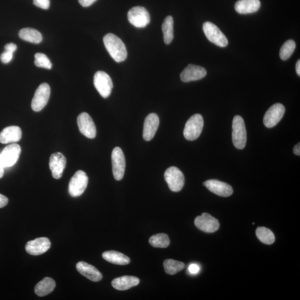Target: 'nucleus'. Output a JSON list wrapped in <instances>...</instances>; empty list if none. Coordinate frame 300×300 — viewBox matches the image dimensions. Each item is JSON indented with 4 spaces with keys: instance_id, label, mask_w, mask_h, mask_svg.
Wrapping results in <instances>:
<instances>
[{
    "instance_id": "nucleus-30",
    "label": "nucleus",
    "mask_w": 300,
    "mask_h": 300,
    "mask_svg": "<svg viewBox=\"0 0 300 300\" xmlns=\"http://www.w3.org/2000/svg\"><path fill=\"white\" fill-rule=\"evenodd\" d=\"M163 267H164L166 274L173 275L183 270L185 265L182 262L173 259H167L163 262Z\"/></svg>"
},
{
    "instance_id": "nucleus-15",
    "label": "nucleus",
    "mask_w": 300,
    "mask_h": 300,
    "mask_svg": "<svg viewBox=\"0 0 300 300\" xmlns=\"http://www.w3.org/2000/svg\"><path fill=\"white\" fill-rule=\"evenodd\" d=\"M50 247V239L47 237H39L27 243L25 249L27 253L37 256L47 252Z\"/></svg>"
},
{
    "instance_id": "nucleus-18",
    "label": "nucleus",
    "mask_w": 300,
    "mask_h": 300,
    "mask_svg": "<svg viewBox=\"0 0 300 300\" xmlns=\"http://www.w3.org/2000/svg\"><path fill=\"white\" fill-rule=\"evenodd\" d=\"M66 165V158L60 152H56L51 155L49 166L54 178H62Z\"/></svg>"
},
{
    "instance_id": "nucleus-16",
    "label": "nucleus",
    "mask_w": 300,
    "mask_h": 300,
    "mask_svg": "<svg viewBox=\"0 0 300 300\" xmlns=\"http://www.w3.org/2000/svg\"><path fill=\"white\" fill-rule=\"evenodd\" d=\"M203 184L210 192L221 197H228L233 194V189L230 185L217 179L207 180Z\"/></svg>"
},
{
    "instance_id": "nucleus-26",
    "label": "nucleus",
    "mask_w": 300,
    "mask_h": 300,
    "mask_svg": "<svg viewBox=\"0 0 300 300\" xmlns=\"http://www.w3.org/2000/svg\"><path fill=\"white\" fill-rule=\"evenodd\" d=\"M19 36L24 41L34 43H39L42 40V36L39 31L34 29L24 28L19 32Z\"/></svg>"
},
{
    "instance_id": "nucleus-40",
    "label": "nucleus",
    "mask_w": 300,
    "mask_h": 300,
    "mask_svg": "<svg viewBox=\"0 0 300 300\" xmlns=\"http://www.w3.org/2000/svg\"><path fill=\"white\" fill-rule=\"evenodd\" d=\"M296 71L297 74L299 76H300V61L299 59L298 60L296 65Z\"/></svg>"
},
{
    "instance_id": "nucleus-4",
    "label": "nucleus",
    "mask_w": 300,
    "mask_h": 300,
    "mask_svg": "<svg viewBox=\"0 0 300 300\" xmlns=\"http://www.w3.org/2000/svg\"><path fill=\"white\" fill-rule=\"evenodd\" d=\"M89 178L82 170L76 172L71 178L69 184V192L73 197H79L83 194L88 185Z\"/></svg>"
},
{
    "instance_id": "nucleus-36",
    "label": "nucleus",
    "mask_w": 300,
    "mask_h": 300,
    "mask_svg": "<svg viewBox=\"0 0 300 300\" xmlns=\"http://www.w3.org/2000/svg\"><path fill=\"white\" fill-rule=\"evenodd\" d=\"M5 51L13 53L17 50V46L14 43H10L5 46Z\"/></svg>"
},
{
    "instance_id": "nucleus-20",
    "label": "nucleus",
    "mask_w": 300,
    "mask_h": 300,
    "mask_svg": "<svg viewBox=\"0 0 300 300\" xmlns=\"http://www.w3.org/2000/svg\"><path fill=\"white\" fill-rule=\"evenodd\" d=\"M76 269L80 274L92 281L99 282L102 279L101 272L95 267L85 262H79L76 265Z\"/></svg>"
},
{
    "instance_id": "nucleus-41",
    "label": "nucleus",
    "mask_w": 300,
    "mask_h": 300,
    "mask_svg": "<svg viewBox=\"0 0 300 300\" xmlns=\"http://www.w3.org/2000/svg\"><path fill=\"white\" fill-rule=\"evenodd\" d=\"M4 174V167L1 164V163H0V178H2L3 177Z\"/></svg>"
},
{
    "instance_id": "nucleus-28",
    "label": "nucleus",
    "mask_w": 300,
    "mask_h": 300,
    "mask_svg": "<svg viewBox=\"0 0 300 300\" xmlns=\"http://www.w3.org/2000/svg\"><path fill=\"white\" fill-rule=\"evenodd\" d=\"M256 234L260 241L264 244L271 245L275 242L274 234L269 228L259 227L256 229Z\"/></svg>"
},
{
    "instance_id": "nucleus-3",
    "label": "nucleus",
    "mask_w": 300,
    "mask_h": 300,
    "mask_svg": "<svg viewBox=\"0 0 300 300\" xmlns=\"http://www.w3.org/2000/svg\"><path fill=\"white\" fill-rule=\"evenodd\" d=\"M204 119L200 114H195L191 117L184 130L185 139L189 141H194L199 138L204 128Z\"/></svg>"
},
{
    "instance_id": "nucleus-38",
    "label": "nucleus",
    "mask_w": 300,
    "mask_h": 300,
    "mask_svg": "<svg viewBox=\"0 0 300 300\" xmlns=\"http://www.w3.org/2000/svg\"><path fill=\"white\" fill-rule=\"evenodd\" d=\"M9 200L6 196L0 194V208L6 206L8 204Z\"/></svg>"
},
{
    "instance_id": "nucleus-6",
    "label": "nucleus",
    "mask_w": 300,
    "mask_h": 300,
    "mask_svg": "<svg viewBox=\"0 0 300 300\" xmlns=\"http://www.w3.org/2000/svg\"><path fill=\"white\" fill-rule=\"evenodd\" d=\"M164 177L169 189L173 192H179L185 184V177L183 173L176 167H169L166 170Z\"/></svg>"
},
{
    "instance_id": "nucleus-33",
    "label": "nucleus",
    "mask_w": 300,
    "mask_h": 300,
    "mask_svg": "<svg viewBox=\"0 0 300 300\" xmlns=\"http://www.w3.org/2000/svg\"><path fill=\"white\" fill-rule=\"evenodd\" d=\"M36 7L42 9L47 10L50 7V0H33Z\"/></svg>"
},
{
    "instance_id": "nucleus-22",
    "label": "nucleus",
    "mask_w": 300,
    "mask_h": 300,
    "mask_svg": "<svg viewBox=\"0 0 300 300\" xmlns=\"http://www.w3.org/2000/svg\"><path fill=\"white\" fill-rule=\"evenodd\" d=\"M139 278L133 276H123L112 280L111 284L116 290L125 291L139 284Z\"/></svg>"
},
{
    "instance_id": "nucleus-9",
    "label": "nucleus",
    "mask_w": 300,
    "mask_h": 300,
    "mask_svg": "<svg viewBox=\"0 0 300 300\" xmlns=\"http://www.w3.org/2000/svg\"><path fill=\"white\" fill-rule=\"evenodd\" d=\"M21 152V147L17 144L5 147L0 153V163L4 168L13 166L18 161Z\"/></svg>"
},
{
    "instance_id": "nucleus-1",
    "label": "nucleus",
    "mask_w": 300,
    "mask_h": 300,
    "mask_svg": "<svg viewBox=\"0 0 300 300\" xmlns=\"http://www.w3.org/2000/svg\"><path fill=\"white\" fill-rule=\"evenodd\" d=\"M103 43L114 61L121 63L127 59L128 52L126 46L117 36L111 33L107 34L103 37Z\"/></svg>"
},
{
    "instance_id": "nucleus-27",
    "label": "nucleus",
    "mask_w": 300,
    "mask_h": 300,
    "mask_svg": "<svg viewBox=\"0 0 300 300\" xmlns=\"http://www.w3.org/2000/svg\"><path fill=\"white\" fill-rule=\"evenodd\" d=\"M163 40L166 44H170L173 39V19L171 16L165 18L162 25Z\"/></svg>"
},
{
    "instance_id": "nucleus-12",
    "label": "nucleus",
    "mask_w": 300,
    "mask_h": 300,
    "mask_svg": "<svg viewBox=\"0 0 300 300\" xmlns=\"http://www.w3.org/2000/svg\"><path fill=\"white\" fill-rule=\"evenodd\" d=\"M285 112V108L281 103L271 106L265 113L264 124L267 128H274L279 123Z\"/></svg>"
},
{
    "instance_id": "nucleus-39",
    "label": "nucleus",
    "mask_w": 300,
    "mask_h": 300,
    "mask_svg": "<svg viewBox=\"0 0 300 300\" xmlns=\"http://www.w3.org/2000/svg\"><path fill=\"white\" fill-rule=\"evenodd\" d=\"M293 152L294 154L296 155L299 156L300 155V144L298 143L295 146H294V148L293 149Z\"/></svg>"
},
{
    "instance_id": "nucleus-34",
    "label": "nucleus",
    "mask_w": 300,
    "mask_h": 300,
    "mask_svg": "<svg viewBox=\"0 0 300 300\" xmlns=\"http://www.w3.org/2000/svg\"><path fill=\"white\" fill-rule=\"evenodd\" d=\"M13 58V53L5 51L0 56V59L4 64H8Z\"/></svg>"
},
{
    "instance_id": "nucleus-37",
    "label": "nucleus",
    "mask_w": 300,
    "mask_h": 300,
    "mask_svg": "<svg viewBox=\"0 0 300 300\" xmlns=\"http://www.w3.org/2000/svg\"><path fill=\"white\" fill-rule=\"evenodd\" d=\"M97 0H79V2L83 7H89L95 3Z\"/></svg>"
},
{
    "instance_id": "nucleus-35",
    "label": "nucleus",
    "mask_w": 300,
    "mask_h": 300,
    "mask_svg": "<svg viewBox=\"0 0 300 300\" xmlns=\"http://www.w3.org/2000/svg\"><path fill=\"white\" fill-rule=\"evenodd\" d=\"M200 270V266L196 264H191L189 267V271L191 274L196 275Z\"/></svg>"
},
{
    "instance_id": "nucleus-23",
    "label": "nucleus",
    "mask_w": 300,
    "mask_h": 300,
    "mask_svg": "<svg viewBox=\"0 0 300 300\" xmlns=\"http://www.w3.org/2000/svg\"><path fill=\"white\" fill-rule=\"evenodd\" d=\"M261 7L260 0H238L234 9L239 14H249L257 12Z\"/></svg>"
},
{
    "instance_id": "nucleus-14",
    "label": "nucleus",
    "mask_w": 300,
    "mask_h": 300,
    "mask_svg": "<svg viewBox=\"0 0 300 300\" xmlns=\"http://www.w3.org/2000/svg\"><path fill=\"white\" fill-rule=\"evenodd\" d=\"M78 125L80 132L86 138L94 139L96 136V128L93 119L86 112L79 114L78 117Z\"/></svg>"
},
{
    "instance_id": "nucleus-5",
    "label": "nucleus",
    "mask_w": 300,
    "mask_h": 300,
    "mask_svg": "<svg viewBox=\"0 0 300 300\" xmlns=\"http://www.w3.org/2000/svg\"><path fill=\"white\" fill-rule=\"evenodd\" d=\"M203 31L207 39L216 45L221 47L228 45V41L226 36L219 27L211 22H206L204 24Z\"/></svg>"
},
{
    "instance_id": "nucleus-10",
    "label": "nucleus",
    "mask_w": 300,
    "mask_h": 300,
    "mask_svg": "<svg viewBox=\"0 0 300 300\" xmlns=\"http://www.w3.org/2000/svg\"><path fill=\"white\" fill-rule=\"evenodd\" d=\"M113 175L117 181L123 179L124 176L126 161L124 152L120 147H116L111 155Z\"/></svg>"
},
{
    "instance_id": "nucleus-17",
    "label": "nucleus",
    "mask_w": 300,
    "mask_h": 300,
    "mask_svg": "<svg viewBox=\"0 0 300 300\" xmlns=\"http://www.w3.org/2000/svg\"><path fill=\"white\" fill-rule=\"evenodd\" d=\"M207 74L205 68L193 64H190L180 75V78L184 83L197 81L203 79Z\"/></svg>"
},
{
    "instance_id": "nucleus-21",
    "label": "nucleus",
    "mask_w": 300,
    "mask_h": 300,
    "mask_svg": "<svg viewBox=\"0 0 300 300\" xmlns=\"http://www.w3.org/2000/svg\"><path fill=\"white\" fill-rule=\"evenodd\" d=\"M22 137V131L19 127L5 128L0 133V143L3 144L15 143Z\"/></svg>"
},
{
    "instance_id": "nucleus-8",
    "label": "nucleus",
    "mask_w": 300,
    "mask_h": 300,
    "mask_svg": "<svg viewBox=\"0 0 300 300\" xmlns=\"http://www.w3.org/2000/svg\"><path fill=\"white\" fill-rule=\"evenodd\" d=\"M50 93V87L47 84L43 83L38 87L31 102L32 110L35 112L41 111L47 105Z\"/></svg>"
},
{
    "instance_id": "nucleus-32",
    "label": "nucleus",
    "mask_w": 300,
    "mask_h": 300,
    "mask_svg": "<svg viewBox=\"0 0 300 300\" xmlns=\"http://www.w3.org/2000/svg\"><path fill=\"white\" fill-rule=\"evenodd\" d=\"M36 67L50 70L52 68V64L50 59L42 53H37L35 55V62Z\"/></svg>"
},
{
    "instance_id": "nucleus-7",
    "label": "nucleus",
    "mask_w": 300,
    "mask_h": 300,
    "mask_svg": "<svg viewBox=\"0 0 300 300\" xmlns=\"http://www.w3.org/2000/svg\"><path fill=\"white\" fill-rule=\"evenodd\" d=\"M128 20L131 24L138 28H144L150 23V16L144 7H136L129 10Z\"/></svg>"
},
{
    "instance_id": "nucleus-19",
    "label": "nucleus",
    "mask_w": 300,
    "mask_h": 300,
    "mask_svg": "<svg viewBox=\"0 0 300 300\" xmlns=\"http://www.w3.org/2000/svg\"><path fill=\"white\" fill-rule=\"evenodd\" d=\"M159 125L160 119L156 113H150L146 117L143 130V138L145 141H149L154 138Z\"/></svg>"
},
{
    "instance_id": "nucleus-13",
    "label": "nucleus",
    "mask_w": 300,
    "mask_h": 300,
    "mask_svg": "<svg viewBox=\"0 0 300 300\" xmlns=\"http://www.w3.org/2000/svg\"><path fill=\"white\" fill-rule=\"evenodd\" d=\"M195 225L199 230L206 233H213L219 230L220 223L209 214L203 213L195 220Z\"/></svg>"
},
{
    "instance_id": "nucleus-2",
    "label": "nucleus",
    "mask_w": 300,
    "mask_h": 300,
    "mask_svg": "<svg viewBox=\"0 0 300 300\" xmlns=\"http://www.w3.org/2000/svg\"><path fill=\"white\" fill-rule=\"evenodd\" d=\"M232 142L234 147L242 150L246 146L247 134L246 127L242 116L234 117L232 122Z\"/></svg>"
},
{
    "instance_id": "nucleus-29",
    "label": "nucleus",
    "mask_w": 300,
    "mask_h": 300,
    "mask_svg": "<svg viewBox=\"0 0 300 300\" xmlns=\"http://www.w3.org/2000/svg\"><path fill=\"white\" fill-rule=\"evenodd\" d=\"M149 243L154 248H166L170 245V240L167 234L159 233L152 236L149 239Z\"/></svg>"
},
{
    "instance_id": "nucleus-31",
    "label": "nucleus",
    "mask_w": 300,
    "mask_h": 300,
    "mask_svg": "<svg viewBox=\"0 0 300 300\" xmlns=\"http://www.w3.org/2000/svg\"><path fill=\"white\" fill-rule=\"evenodd\" d=\"M296 48V43L292 40H289L283 43L280 51V57L282 60L290 58Z\"/></svg>"
},
{
    "instance_id": "nucleus-25",
    "label": "nucleus",
    "mask_w": 300,
    "mask_h": 300,
    "mask_svg": "<svg viewBox=\"0 0 300 300\" xmlns=\"http://www.w3.org/2000/svg\"><path fill=\"white\" fill-rule=\"evenodd\" d=\"M56 287V283L50 277H45L35 287V292L37 296L43 297L52 292Z\"/></svg>"
},
{
    "instance_id": "nucleus-24",
    "label": "nucleus",
    "mask_w": 300,
    "mask_h": 300,
    "mask_svg": "<svg viewBox=\"0 0 300 300\" xmlns=\"http://www.w3.org/2000/svg\"><path fill=\"white\" fill-rule=\"evenodd\" d=\"M102 258L108 263L118 265H127L130 264L128 256L116 251H107L102 254Z\"/></svg>"
},
{
    "instance_id": "nucleus-11",
    "label": "nucleus",
    "mask_w": 300,
    "mask_h": 300,
    "mask_svg": "<svg viewBox=\"0 0 300 300\" xmlns=\"http://www.w3.org/2000/svg\"><path fill=\"white\" fill-rule=\"evenodd\" d=\"M94 84L95 88L103 98H107L111 95L113 88L112 81L105 72H97L94 75Z\"/></svg>"
}]
</instances>
